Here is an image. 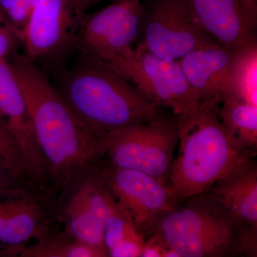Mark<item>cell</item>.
Returning <instances> with one entry per match:
<instances>
[{"instance_id": "3957f363", "label": "cell", "mask_w": 257, "mask_h": 257, "mask_svg": "<svg viewBox=\"0 0 257 257\" xmlns=\"http://www.w3.org/2000/svg\"><path fill=\"white\" fill-rule=\"evenodd\" d=\"M221 99L201 102L197 109L175 116L179 127L178 153L168 185L177 202L205 192L246 157L236 150L219 116Z\"/></svg>"}, {"instance_id": "9a60e30c", "label": "cell", "mask_w": 257, "mask_h": 257, "mask_svg": "<svg viewBox=\"0 0 257 257\" xmlns=\"http://www.w3.org/2000/svg\"><path fill=\"white\" fill-rule=\"evenodd\" d=\"M246 157L206 191L241 229L257 231V164Z\"/></svg>"}, {"instance_id": "5b68a950", "label": "cell", "mask_w": 257, "mask_h": 257, "mask_svg": "<svg viewBox=\"0 0 257 257\" xmlns=\"http://www.w3.org/2000/svg\"><path fill=\"white\" fill-rule=\"evenodd\" d=\"M100 140L108 164L143 172L168 185L179 143L175 118L157 115L145 122L109 132Z\"/></svg>"}, {"instance_id": "277c9868", "label": "cell", "mask_w": 257, "mask_h": 257, "mask_svg": "<svg viewBox=\"0 0 257 257\" xmlns=\"http://www.w3.org/2000/svg\"><path fill=\"white\" fill-rule=\"evenodd\" d=\"M154 231L180 257L257 256V231L241 229L205 193L176 203L157 219Z\"/></svg>"}, {"instance_id": "4316f807", "label": "cell", "mask_w": 257, "mask_h": 257, "mask_svg": "<svg viewBox=\"0 0 257 257\" xmlns=\"http://www.w3.org/2000/svg\"><path fill=\"white\" fill-rule=\"evenodd\" d=\"M40 0H28L29 3H30V6L33 10V8H35V5L37 4V3L40 2Z\"/></svg>"}, {"instance_id": "30bf717a", "label": "cell", "mask_w": 257, "mask_h": 257, "mask_svg": "<svg viewBox=\"0 0 257 257\" xmlns=\"http://www.w3.org/2000/svg\"><path fill=\"white\" fill-rule=\"evenodd\" d=\"M102 187L148 236L160 216L177 203L170 186L138 171L103 161L95 172Z\"/></svg>"}, {"instance_id": "7a4b0ae2", "label": "cell", "mask_w": 257, "mask_h": 257, "mask_svg": "<svg viewBox=\"0 0 257 257\" xmlns=\"http://www.w3.org/2000/svg\"><path fill=\"white\" fill-rule=\"evenodd\" d=\"M55 88L76 116L99 139L158 115V106L116 71L98 61L80 59L61 74Z\"/></svg>"}, {"instance_id": "44dd1931", "label": "cell", "mask_w": 257, "mask_h": 257, "mask_svg": "<svg viewBox=\"0 0 257 257\" xmlns=\"http://www.w3.org/2000/svg\"><path fill=\"white\" fill-rule=\"evenodd\" d=\"M0 160L24 182L32 183L18 144L0 116ZM34 185V184H33Z\"/></svg>"}, {"instance_id": "ac0fdd59", "label": "cell", "mask_w": 257, "mask_h": 257, "mask_svg": "<svg viewBox=\"0 0 257 257\" xmlns=\"http://www.w3.org/2000/svg\"><path fill=\"white\" fill-rule=\"evenodd\" d=\"M145 240V233L114 200L104 232L108 256L141 257Z\"/></svg>"}, {"instance_id": "cb8c5ba5", "label": "cell", "mask_w": 257, "mask_h": 257, "mask_svg": "<svg viewBox=\"0 0 257 257\" xmlns=\"http://www.w3.org/2000/svg\"><path fill=\"white\" fill-rule=\"evenodd\" d=\"M18 42V37L9 25L0 26V60L8 59L15 53Z\"/></svg>"}, {"instance_id": "ba28073f", "label": "cell", "mask_w": 257, "mask_h": 257, "mask_svg": "<svg viewBox=\"0 0 257 257\" xmlns=\"http://www.w3.org/2000/svg\"><path fill=\"white\" fill-rule=\"evenodd\" d=\"M142 11L135 48L169 60L218 45L199 26L189 0H141Z\"/></svg>"}, {"instance_id": "8992f818", "label": "cell", "mask_w": 257, "mask_h": 257, "mask_svg": "<svg viewBox=\"0 0 257 257\" xmlns=\"http://www.w3.org/2000/svg\"><path fill=\"white\" fill-rule=\"evenodd\" d=\"M61 202L23 183L0 190V256H18L32 243L60 231Z\"/></svg>"}, {"instance_id": "6da1fadb", "label": "cell", "mask_w": 257, "mask_h": 257, "mask_svg": "<svg viewBox=\"0 0 257 257\" xmlns=\"http://www.w3.org/2000/svg\"><path fill=\"white\" fill-rule=\"evenodd\" d=\"M8 58L26 101L49 189L60 201L105 158L100 139L67 105L36 63L16 52Z\"/></svg>"}, {"instance_id": "4fadbf2b", "label": "cell", "mask_w": 257, "mask_h": 257, "mask_svg": "<svg viewBox=\"0 0 257 257\" xmlns=\"http://www.w3.org/2000/svg\"><path fill=\"white\" fill-rule=\"evenodd\" d=\"M95 172L76 184L61 202L60 218L64 231L74 239L105 248L104 229L114 200L99 182Z\"/></svg>"}, {"instance_id": "603a6c76", "label": "cell", "mask_w": 257, "mask_h": 257, "mask_svg": "<svg viewBox=\"0 0 257 257\" xmlns=\"http://www.w3.org/2000/svg\"><path fill=\"white\" fill-rule=\"evenodd\" d=\"M141 257H180L158 231L147 236Z\"/></svg>"}, {"instance_id": "83f0119b", "label": "cell", "mask_w": 257, "mask_h": 257, "mask_svg": "<svg viewBox=\"0 0 257 257\" xmlns=\"http://www.w3.org/2000/svg\"><path fill=\"white\" fill-rule=\"evenodd\" d=\"M8 25V24L5 23V20H3V18H2L1 15H0V26H2V25Z\"/></svg>"}, {"instance_id": "8fae6325", "label": "cell", "mask_w": 257, "mask_h": 257, "mask_svg": "<svg viewBox=\"0 0 257 257\" xmlns=\"http://www.w3.org/2000/svg\"><path fill=\"white\" fill-rule=\"evenodd\" d=\"M200 28L221 47L241 53L257 47L256 0H189Z\"/></svg>"}, {"instance_id": "d6986e66", "label": "cell", "mask_w": 257, "mask_h": 257, "mask_svg": "<svg viewBox=\"0 0 257 257\" xmlns=\"http://www.w3.org/2000/svg\"><path fill=\"white\" fill-rule=\"evenodd\" d=\"M20 257H107L105 248L74 239L64 230L32 243L19 252Z\"/></svg>"}, {"instance_id": "7c38bea8", "label": "cell", "mask_w": 257, "mask_h": 257, "mask_svg": "<svg viewBox=\"0 0 257 257\" xmlns=\"http://www.w3.org/2000/svg\"><path fill=\"white\" fill-rule=\"evenodd\" d=\"M78 25L69 0H40L19 42L25 47V56L35 63L54 58L74 47Z\"/></svg>"}, {"instance_id": "d4e9b609", "label": "cell", "mask_w": 257, "mask_h": 257, "mask_svg": "<svg viewBox=\"0 0 257 257\" xmlns=\"http://www.w3.org/2000/svg\"><path fill=\"white\" fill-rule=\"evenodd\" d=\"M23 183L28 182H24L19 178L4 162L0 160V190Z\"/></svg>"}, {"instance_id": "52a82bcc", "label": "cell", "mask_w": 257, "mask_h": 257, "mask_svg": "<svg viewBox=\"0 0 257 257\" xmlns=\"http://www.w3.org/2000/svg\"><path fill=\"white\" fill-rule=\"evenodd\" d=\"M141 0H114L79 20L74 47L80 59L116 69L135 55L141 15Z\"/></svg>"}, {"instance_id": "2e32d148", "label": "cell", "mask_w": 257, "mask_h": 257, "mask_svg": "<svg viewBox=\"0 0 257 257\" xmlns=\"http://www.w3.org/2000/svg\"><path fill=\"white\" fill-rule=\"evenodd\" d=\"M240 54L216 45L193 50L178 60L201 102L234 93L233 72Z\"/></svg>"}, {"instance_id": "5bb4252c", "label": "cell", "mask_w": 257, "mask_h": 257, "mask_svg": "<svg viewBox=\"0 0 257 257\" xmlns=\"http://www.w3.org/2000/svg\"><path fill=\"white\" fill-rule=\"evenodd\" d=\"M0 116L18 144L32 183L48 191L46 166L35 140L26 101L8 59L0 60Z\"/></svg>"}, {"instance_id": "9c48e42d", "label": "cell", "mask_w": 257, "mask_h": 257, "mask_svg": "<svg viewBox=\"0 0 257 257\" xmlns=\"http://www.w3.org/2000/svg\"><path fill=\"white\" fill-rule=\"evenodd\" d=\"M114 70L159 107L170 109L175 116L191 112L200 104L178 61L135 48L133 57Z\"/></svg>"}, {"instance_id": "484cf974", "label": "cell", "mask_w": 257, "mask_h": 257, "mask_svg": "<svg viewBox=\"0 0 257 257\" xmlns=\"http://www.w3.org/2000/svg\"><path fill=\"white\" fill-rule=\"evenodd\" d=\"M104 0H69L78 20L87 14L88 10Z\"/></svg>"}, {"instance_id": "e0dca14e", "label": "cell", "mask_w": 257, "mask_h": 257, "mask_svg": "<svg viewBox=\"0 0 257 257\" xmlns=\"http://www.w3.org/2000/svg\"><path fill=\"white\" fill-rule=\"evenodd\" d=\"M219 116L236 150L255 157L257 153V106L230 93L223 96Z\"/></svg>"}, {"instance_id": "7402d4cb", "label": "cell", "mask_w": 257, "mask_h": 257, "mask_svg": "<svg viewBox=\"0 0 257 257\" xmlns=\"http://www.w3.org/2000/svg\"><path fill=\"white\" fill-rule=\"evenodd\" d=\"M32 12L28 0H0V15L18 40L28 25Z\"/></svg>"}, {"instance_id": "ffe728a7", "label": "cell", "mask_w": 257, "mask_h": 257, "mask_svg": "<svg viewBox=\"0 0 257 257\" xmlns=\"http://www.w3.org/2000/svg\"><path fill=\"white\" fill-rule=\"evenodd\" d=\"M257 47L240 54L233 72V92L256 104Z\"/></svg>"}]
</instances>
